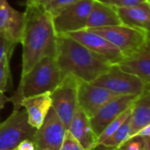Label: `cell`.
<instances>
[{"mask_svg":"<svg viewBox=\"0 0 150 150\" xmlns=\"http://www.w3.org/2000/svg\"><path fill=\"white\" fill-rule=\"evenodd\" d=\"M65 132L66 128L51 106L43 121V124L39 129H36L32 139L34 143L35 149H48L51 150H59L63 141Z\"/></svg>","mask_w":150,"mask_h":150,"instance_id":"obj_9","label":"cell"},{"mask_svg":"<svg viewBox=\"0 0 150 150\" xmlns=\"http://www.w3.org/2000/svg\"><path fill=\"white\" fill-rule=\"evenodd\" d=\"M24 12L12 8L7 0H0V33H5L18 44L23 26Z\"/></svg>","mask_w":150,"mask_h":150,"instance_id":"obj_17","label":"cell"},{"mask_svg":"<svg viewBox=\"0 0 150 150\" xmlns=\"http://www.w3.org/2000/svg\"><path fill=\"white\" fill-rule=\"evenodd\" d=\"M79 80L68 75L62 77L56 88L50 92L51 106L62 120L66 130L69 129L77 104Z\"/></svg>","mask_w":150,"mask_h":150,"instance_id":"obj_6","label":"cell"},{"mask_svg":"<svg viewBox=\"0 0 150 150\" xmlns=\"http://www.w3.org/2000/svg\"><path fill=\"white\" fill-rule=\"evenodd\" d=\"M138 96H120L105 104L92 118L90 119L91 128L97 137L120 113L128 109Z\"/></svg>","mask_w":150,"mask_h":150,"instance_id":"obj_12","label":"cell"},{"mask_svg":"<svg viewBox=\"0 0 150 150\" xmlns=\"http://www.w3.org/2000/svg\"><path fill=\"white\" fill-rule=\"evenodd\" d=\"M18 43L5 33H0V62L5 56H11L12 52Z\"/></svg>","mask_w":150,"mask_h":150,"instance_id":"obj_24","label":"cell"},{"mask_svg":"<svg viewBox=\"0 0 150 150\" xmlns=\"http://www.w3.org/2000/svg\"><path fill=\"white\" fill-rule=\"evenodd\" d=\"M68 35L86 47L91 52L104 58L111 65L117 64L124 58L121 52L114 45L91 30L83 29L69 33Z\"/></svg>","mask_w":150,"mask_h":150,"instance_id":"obj_11","label":"cell"},{"mask_svg":"<svg viewBox=\"0 0 150 150\" xmlns=\"http://www.w3.org/2000/svg\"><path fill=\"white\" fill-rule=\"evenodd\" d=\"M10 101H11V98L6 97L4 92H0V111L4 106V105Z\"/></svg>","mask_w":150,"mask_h":150,"instance_id":"obj_30","label":"cell"},{"mask_svg":"<svg viewBox=\"0 0 150 150\" xmlns=\"http://www.w3.org/2000/svg\"><path fill=\"white\" fill-rule=\"evenodd\" d=\"M35 131L28 123L25 111L13 110L0 124V150H15L22 141L32 140Z\"/></svg>","mask_w":150,"mask_h":150,"instance_id":"obj_7","label":"cell"},{"mask_svg":"<svg viewBox=\"0 0 150 150\" xmlns=\"http://www.w3.org/2000/svg\"><path fill=\"white\" fill-rule=\"evenodd\" d=\"M119 150H150V137L131 138L122 143Z\"/></svg>","mask_w":150,"mask_h":150,"instance_id":"obj_22","label":"cell"},{"mask_svg":"<svg viewBox=\"0 0 150 150\" xmlns=\"http://www.w3.org/2000/svg\"><path fill=\"white\" fill-rule=\"evenodd\" d=\"M62 74L54 57H43L21 76L16 93L11 98L14 110H18L23 98L53 91L62 81Z\"/></svg>","mask_w":150,"mask_h":150,"instance_id":"obj_3","label":"cell"},{"mask_svg":"<svg viewBox=\"0 0 150 150\" xmlns=\"http://www.w3.org/2000/svg\"><path fill=\"white\" fill-rule=\"evenodd\" d=\"M132 106V105H131ZM129 107L128 109H127L125 112H123L122 113H120L116 119H114L104 130L103 132L98 136L97 139V145L102 143L103 142H105L107 138H109L111 135H112L122 125L123 123L131 116L132 113V107ZM96 145V146H97Z\"/></svg>","mask_w":150,"mask_h":150,"instance_id":"obj_21","label":"cell"},{"mask_svg":"<svg viewBox=\"0 0 150 150\" xmlns=\"http://www.w3.org/2000/svg\"><path fill=\"white\" fill-rule=\"evenodd\" d=\"M117 65L122 71L134 75L150 84V48L149 43L146 44L133 54L124 57Z\"/></svg>","mask_w":150,"mask_h":150,"instance_id":"obj_13","label":"cell"},{"mask_svg":"<svg viewBox=\"0 0 150 150\" xmlns=\"http://www.w3.org/2000/svg\"><path fill=\"white\" fill-rule=\"evenodd\" d=\"M114 45L124 57L129 56L149 43V32L125 25L89 29Z\"/></svg>","mask_w":150,"mask_h":150,"instance_id":"obj_4","label":"cell"},{"mask_svg":"<svg viewBox=\"0 0 150 150\" xmlns=\"http://www.w3.org/2000/svg\"><path fill=\"white\" fill-rule=\"evenodd\" d=\"M55 62L62 77L70 75L79 81L92 83L112 66L68 34H57Z\"/></svg>","mask_w":150,"mask_h":150,"instance_id":"obj_2","label":"cell"},{"mask_svg":"<svg viewBox=\"0 0 150 150\" xmlns=\"http://www.w3.org/2000/svg\"><path fill=\"white\" fill-rule=\"evenodd\" d=\"M10 59L11 56L5 55L0 62V92L4 93L8 91V84L11 77Z\"/></svg>","mask_w":150,"mask_h":150,"instance_id":"obj_23","label":"cell"},{"mask_svg":"<svg viewBox=\"0 0 150 150\" xmlns=\"http://www.w3.org/2000/svg\"><path fill=\"white\" fill-rule=\"evenodd\" d=\"M96 1H98V2L104 3V4H111V5H114L116 0H96Z\"/></svg>","mask_w":150,"mask_h":150,"instance_id":"obj_31","label":"cell"},{"mask_svg":"<svg viewBox=\"0 0 150 150\" xmlns=\"http://www.w3.org/2000/svg\"><path fill=\"white\" fill-rule=\"evenodd\" d=\"M70 134L78 141L84 150H93L97 145V135L94 134L90 118L77 105L69 127Z\"/></svg>","mask_w":150,"mask_h":150,"instance_id":"obj_15","label":"cell"},{"mask_svg":"<svg viewBox=\"0 0 150 150\" xmlns=\"http://www.w3.org/2000/svg\"><path fill=\"white\" fill-rule=\"evenodd\" d=\"M77 1L78 0H45L42 5L53 16L64 7Z\"/></svg>","mask_w":150,"mask_h":150,"instance_id":"obj_25","label":"cell"},{"mask_svg":"<svg viewBox=\"0 0 150 150\" xmlns=\"http://www.w3.org/2000/svg\"><path fill=\"white\" fill-rule=\"evenodd\" d=\"M41 150H51V149H41Z\"/></svg>","mask_w":150,"mask_h":150,"instance_id":"obj_33","label":"cell"},{"mask_svg":"<svg viewBox=\"0 0 150 150\" xmlns=\"http://www.w3.org/2000/svg\"><path fill=\"white\" fill-rule=\"evenodd\" d=\"M109 90L92 84L91 83L79 81L77 89V104L83 112L91 119L105 104L120 97Z\"/></svg>","mask_w":150,"mask_h":150,"instance_id":"obj_10","label":"cell"},{"mask_svg":"<svg viewBox=\"0 0 150 150\" xmlns=\"http://www.w3.org/2000/svg\"><path fill=\"white\" fill-rule=\"evenodd\" d=\"M15 150H36L32 140H24L16 147Z\"/></svg>","mask_w":150,"mask_h":150,"instance_id":"obj_28","label":"cell"},{"mask_svg":"<svg viewBox=\"0 0 150 150\" xmlns=\"http://www.w3.org/2000/svg\"><path fill=\"white\" fill-rule=\"evenodd\" d=\"M135 137H150V125L144 127L143 128L140 129L136 133H134L133 135H131L128 139L135 138Z\"/></svg>","mask_w":150,"mask_h":150,"instance_id":"obj_29","label":"cell"},{"mask_svg":"<svg viewBox=\"0 0 150 150\" xmlns=\"http://www.w3.org/2000/svg\"><path fill=\"white\" fill-rule=\"evenodd\" d=\"M113 150H119V149H113Z\"/></svg>","mask_w":150,"mask_h":150,"instance_id":"obj_34","label":"cell"},{"mask_svg":"<svg viewBox=\"0 0 150 150\" xmlns=\"http://www.w3.org/2000/svg\"><path fill=\"white\" fill-rule=\"evenodd\" d=\"M57 36L52 15L41 4L26 1L20 36L23 48L21 76L43 57H55Z\"/></svg>","mask_w":150,"mask_h":150,"instance_id":"obj_1","label":"cell"},{"mask_svg":"<svg viewBox=\"0 0 150 150\" xmlns=\"http://www.w3.org/2000/svg\"><path fill=\"white\" fill-rule=\"evenodd\" d=\"M150 2V0H116L114 6L116 7H127V6H134L142 3Z\"/></svg>","mask_w":150,"mask_h":150,"instance_id":"obj_27","label":"cell"},{"mask_svg":"<svg viewBox=\"0 0 150 150\" xmlns=\"http://www.w3.org/2000/svg\"><path fill=\"white\" fill-rule=\"evenodd\" d=\"M116 11L122 25L149 32L150 2L134 6L116 7Z\"/></svg>","mask_w":150,"mask_h":150,"instance_id":"obj_16","label":"cell"},{"mask_svg":"<svg viewBox=\"0 0 150 150\" xmlns=\"http://www.w3.org/2000/svg\"><path fill=\"white\" fill-rule=\"evenodd\" d=\"M91 83L121 96H140L149 91L150 87V84H147L139 77L122 71L117 65H112Z\"/></svg>","mask_w":150,"mask_h":150,"instance_id":"obj_5","label":"cell"},{"mask_svg":"<svg viewBox=\"0 0 150 150\" xmlns=\"http://www.w3.org/2000/svg\"><path fill=\"white\" fill-rule=\"evenodd\" d=\"M27 1H33V2H36V3H39V4H42L45 0H27Z\"/></svg>","mask_w":150,"mask_h":150,"instance_id":"obj_32","label":"cell"},{"mask_svg":"<svg viewBox=\"0 0 150 150\" xmlns=\"http://www.w3.org/2000/svg\"><path fill=\"white\" fill-rule=\"evenodd\" d=\"M59 150H84L78 141L70 134L69 130H66L63 141Z\"/></svg>","mask_w":150,"mask_h":150,"instance_id":"obj_26","label":"cell"},{"mask_svg":"<svg viewBox=\"0 0 150 150\" xmlns=\"http://www.w3.org/2000/svg\"><path fill=\"white\" fill-rule=\"evenodd\" d=\"M94 0H78L53 15V24L57 34L86 29L87 20Z\"/></svg>","mask_w":150,"mask_h":150,"instance_id":"obj_8","label":"cell"},{"mask_svg":"<svg viewBox=\"0 0 150 150\" xmlns=\"http://www.w3.org/2000/svg\"><path fill=\"white\" fill-rule=\"evenodd\" d=\"M122 25L114 5L94 0L87 20L86 29Z\"/></svg>","mask_w":150,"mask_h":150,"instance_id":"obj_18","label":"cell"},{"mask_svg":"<svg viewBox=\"0 0 150 150\" xmlns=\"http://www.w3.org/2000/svg\"><path fill=\"white\" fill-rule=\"evenodd\" d=\"M23 106L27 114L28 123L35 129H39L51 108L50 92L23 98L20 107Z\"/></svg>","mask_w":150,"mask_h":150,"instance_id":"obj_14","label":"cell"},{"mask_svg":"<svg viewBox=\"0 0 150 150\" xmlns=\"http://www.w3.org/2000/svg\"><path fill=\"white\" fill-rule=\"evenodd\" d=\"M131 107L129 137L144 127L150 125V90L138 96Z\"/></svg>","mask_w":150,"mask_h":150,"instance_id":"obj_19","label":"cell"},{"mask_svg":"<svg viewBox=\"0 0 150 150\" xmlns=\"http://www.w3.org/2000/svg\"><path fill=\"white\" fill-rule=\"evenodd\" d=\"M130 135V117L123 123V125L109 138L102 143L97 145L93 150H113L127 141Z\"/></svg>","mask_w":150,"mask_h":150,"instance_id":"obj_20","label":"cell"}]
</instances>
